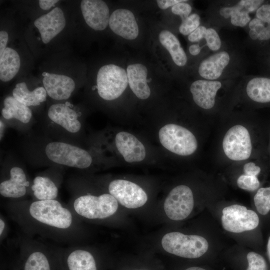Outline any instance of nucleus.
I'll return each instance as SVG.
<instances>
[{
	"label": "nucleus",
	"mask_w": 270,
	"mask_h": 270,
	"mask_svg": "<svg viewBox=\"0 0 270 270\" xmlns=\"http://www.w3.org/2000/svg\"><path fill=\"white\" fill-rule=\"evenodd\" d=\"M4 208L27 236H38L68 246L80 244L84 237L82 221L58 200H9Z\"/></svg>",
	"instance_id": "nucleus-1"
},
{
	"label": "nucleus",
	"mask_w": 270,
	"mask_h": 270,
	"mask_svg": "<svg viewBox=\"0 0 270 270\" xmlns=\"http://www.w3.org/2000/svg\"><path fill=\"white\" fill-rule=\"evenodd\" d=\"M248 59L240 46L224 42L222 48L202 58L196 68L198 79L219 80L241 78L245 75Z\"/></svg>",
	"instance_id": "nucleus-2"
},
{
	"label": "nucleus",
	"mask_w": 270,
	"mask_h": 270,
	"mask_svg": "<svg viewBox=\"0 0 270 270\" xmlns=\"http://www.w3.org/2000/svg\"><path fill=\"white\" fill-rule=\"evenodd\" d=\"M70 184L72 196L67 205L82 221L106 220L116 212L118 202L109 193L85 192L76 180Z\"/></svg>",
	"instance_id": "nucleus-3"
},
{
	"label": "nucleus",
	"mask_w": 270,
	"mask_h": 270,
	"mask_svg": "<svg viewBox=\"0 0 270 270\" xmlns=\"http://www.w3.org/2000/svg\"><path fill=\"white\" fill-rule=\"evenodd\" d=\"M264 0H212L206 8L208 24L216 28H244Z\"/></svg>",
	"instance_id": "nucleus-4"
},
{
	"label": "nucleus",
	"mask_w": 270,
	"mask_h": 270,
	"mask_svg": "<svg viewBox=\"0 0 270 270\" xmlns=\"http://www.w3.org/2000/svg\"><path fill=\"white\" fill-rule=\"evenodd\" d=\"M44 152L50 161L60 166L84 170L89 168L92 162L87 150L63 142H48L44 147Z\"/></svg>",
	"instance_id": "nucleus-5"
},
{
	"label": "nucleus",
	"mask_w": 270,
	"mask_h": 270,
	"mask_svg": "<svg viewBox=\"0 0 270 270\" xmlns=\"http://www.w3.org/2000/svg\"><path fill=\"white\" fill-rule=\"evenodd\" d=\"M16 244L24 260V270H52L50 256L56 246L24 234L18 237Z\"/></svg>",
	"instance_id": "nucleus-6"
},
{
	"label": "nucleus",
	"mask_w": 270,
	"mask_h": 270,
	"mask_svg": "<svg viewBox=\"0 0 270 270\" xmlns=\"http://www.w3.org/2000/svg\"><path fill=\"white\" fill-rule=\"evenodd\" d=\"M162 246L166 252L184 258H196L208 250V243L203 236L174 232L164 236Z\"/></svg>",
	"instance_id": "nucleus-7"
},
{
	"label": "nucleus",
	"mask_w": 270,
	"mask_h": 270,
	"mask_svg": "<svg viewBox=\"0 0 270 270\" xmlns=\"http://www.w3.org/2000/svg\"><path fill=\"white\" fill-rule=\"evenodd\" d=\"M162 145L176 154L188 156L197 150L198 142L194 134L180 125L168 124L162 127L158 132Z\"/></svg>",
	"instance_id": "nucleus-8"
},
{
	"label": "nucleus",
	"mask_w": 270,
	"mask_h": 270,
	"mask_svg": "<svg viewBox=\"0 0 270 270\" xmlns=\"http://www.w3.org/2000/svg\"><path fill=\"white\" fill-rule=\"evenodd\" d=\"M128 84L127 73L122 68L113 64L104 65L98 70L96 88L100 96L106 100L120 97Z\"/></svg>",
	"instance_id": "nucleus-9"
},
{
	"label": "nucleus",
	"mask_w": 270,
	"mask_h": 270,
	"mask_svg": "<svg viewBox=\"0 0 270 270\" xmlns=\"http://www.w3.org/2000/svg\"><path fill=\"white\" fill-rule=\"evenodd\" d=\"M222 214V228L231 232L240 233L254 230L260 224V218L256 212L240 204H234L224 208Z\"/></svg>",
	"instance_id": "nucleus-10"
},
{
	"label": "nucleus",
	"mask_w": 270,
	"mask_h": 270,
	"mask_svg": "<svg viewBox=\"0 0 270 270\" xmlns=\"http://www.w3.org/2000/svg\"><path fill=\"white\" fill-rule=\"evenodd\" d=\"M222 148L226 156L231 160L241 161L248 158L252 145L248 130L240 124L231 127L224 136Z\"/></svg>",
	"instance_id": "nucleus-11"
},
{
	"label": "nucleus",
	"mask_w": 270,
	"mask_h": 270,
	"mask_svg": "<svg viewBox=\"0 0 270 270\" xmlns=\"http://www.w3.org/2000/svg\"><path fill=\"white\" fill-rule=\"evenodd\" d=\"M32 181L25 170L14 166L3 172L0 182V194L10 200H26L30 194Z\"/></svg>",
	"instance_id": "nucleus-12"
},
{
	"label": "nucleus",
	"mask_w": 270,
	"mask_h": 270,
	"mask_svg": "<svg viewBox=\"0 0 270 270\" xmlns=\"http://www.w3.org/2000/svg\"><path fill=\"white\" fill-rule=\"evenodd\" d=\"M194 206L192 190L188 186L179 185L172 188L166 198L164 208L170 220H180L191 213Z\"/></svg>",
	"instance_id": "nucleus-13"
},
{
	"label": "nucleus",
	"mask_w": 270,
	"mask_h": 270,
	"mask_svg": "<svg viewBox=\"0 0 270 270\" xmlns=\"http://www.w3.org/2000/svg\"><path fill=\"white\" fill-rule=\"evenodd\" d=\"M234 80V79L219 80L203 79L194 80L190 86L193 101L202 110H212L216 104L218 94Z\"/></svg>",
	"instance_id": "nucleus-14"
},
{
	"label": "nucleus",
	"mask_w": 270,
	"mask_h": 270,
	"mask_svg": "<svg viewBox=\"0 0 270 270\" xmlns=\"http://www.w3.org/2000/svg\"><path fill=\"white\" fill-rule=\"evenodd\" d=\"M108 191L121 205L128 208L143 206L148 200V196L138 185L132 182L117 179L108 185Z\"/></svg>",
	"instance_id": "nucleus-15"
},
{
	"label": "nucleus",
	"mask_w": 270,
	"mask_h": 270,
	"mask_svg": "<svg viewBox=\"0 0 270 270\" xmlns=\"http://www.w3.org/2000/svg\"><path fill=\"white\" fill-rule=\"evenodd\" d=\"M239 84L252 102L262 106L270 105V76L245 74Z\"/></svg>",
	"instance_id": "nucleus-16"
},
{
	"label": "nucleus",
	"mask_w": 270,
	"mask_h": 270,
	"mask_svg": "<svg viewBox=\"0 0 270 270\" xmlns=\"http://www.w3.org/2000/svg\"><path fill=\"white\" fill-rule=\"evenodd\" d=\"M62 180L59 173L38 174L32 180L29 195L36 200H57Z\"/></svg>",
	"instance_id": "nucleus-17"
},
{
	"label": "nucleus",
	"mask_w": 270,
	"mask_h": 270,
	"mask_svg": "<svg viewBox=\"0 0 270 270\" xmlns=\"http://www.w3.org/2000/svg\"><path fill=\"white\" fill-rule=\"evenodd\" d=\"M58 250L64 258L68 270H97L93 254L84 246L80 244L58 246Z\"/></svg>",
	"instance_id": "nucleus-18"
},
{
	"label": "nucleus",
	"mask_w": 270,
	"mask_h": 270,
	"mask_svg": "<svg viewBox=\"0 0 270 270\" xmlns=\"http://www.w3.org/2000/svg\"><path fill=\"white\" fill-rule=\"evenodd\" d=\"M80 8L86 24L96 30H102L108 24L110 10L106 3L101 0H83Z\"/></svg>",
	"instance_id": "nucleus-19"
},
{
	"label": "nucleus",
	"mask_w": 270,
	"mask_h": 270,
	"mask_svg": "<svg viewBox=\"0 0 270 270\" xmlns=\"http://www.w3.org/2000/svg\"><path fill=\"white\" fill-rule=\"evenodd\" d=\"M66 24L62 9L56 7L49 12L37 18L34 22L38 29L42 42L46 44L57 36L65 27Z\"/></svg>",
	"instance_id": "nucleus-20"
},
{
	"label": "nucleus",
	"mask_w": 270,
	"mask_h": 270,
	"mask_svg": "<svg viewBox=\"0 0 270 270\" xmlns=\"http://www.w3.org/2000/svg\"><path fill=\"white\" fill-rule=\"evenodd\" d=\"M108 25L116 34L132 40L138 35V27L134 14L130 10L119 8L111 14Z\"/></svg>",
	"instance_id": "nucleus-21"
},
{
	"label": "nucleus",
	"mask_w": 270,
	"mask_h": 270,
	"mask_svg": "<svg viewBox=\"0 0 270 270\" xmlns=\"http://www.w3.org/2000/svg\"><path fill=\"white\" fill-rule=\"evenodd\" d=\"M49 119L70 134L78 133L82 128L78 114L63 103L50 106L48 112Z\"/></svg>",
	"instance_id": "nucleus-22"
},
{
	"label": "nucleus",
	"mask_w": 270,
	"mask_h": 270,
	"mask_svg": "<svg viewBox=\"0 0 270 270\" xmlns=\"http://www.w3.org/2000/svg\"><path fill=\"white\" fill-rule=\"evenodd\" d=\"M42 83L47 94L61 100L68 99L75 89V82L70 77L48 72L43 73Z\"/></svg>",
	"instance_id": "nucleus-23"
},
{
	"label": "nucleus",
	"mask_w": 270,
	"mask_h": 270,
	"mask_svg": "<svg viewBox=\"0 0 270 270\" xmlns=\"http://www.w3.org/2000/svg\"><path fill=\"white\" fill-rule=\"evenodd\" d=\"M116 146L128 162H140L146 156L144 144L134 136L126 132H120L115 136Z\"/></svg>",
	"instance_id": "nucleus-24"
},
{
	"label": "nucleus",
	"mask_w": 270,
	"mask_h": 270,
	"mask_svg": "<svg viewBox=\"0 0 270 270\" xmlns=\"http://www.w3.org/2000/svg\"><path fill=\"white\" fill-rule=\"evenodd\" d=\"M126 73L128 84L134 94L140 99H147L150 94V90L148 84L146 66L139 63L130 64Z\"/></svg>",
	"instance_id": "nucleus-25"
},
{
	"label": "nucleus",
	"mask_w": 270,
	"mask_h": 270,
	"mask_svg": "<svg viewBox=\"0 0 270 270\" xmlns=\"http://www.w3.org/2000/svg\"><path fill=\"white\" fill-rule=\"evenodd\" d=\"M160 44L168 52L176 66L184 67L188 63V56L178 38L168 30H162L158 36Z\"/></svg>",
	"instance_id": "nucleus-26"
},
{
	"label": "nucleus",
	"mask_w": 270,
	"mask_h": 270,
	"mask_svg": "<svg viewBox=\"0 0 270 270\" xmlns=\"http://www.w3.org/2000/svg\"><path fill=\"white\" fill-rule=\"evenodd\" d=\"M2 115L5 120H16L26 124L32 119V112L29 107L18 102L13 96H8L4 99Z\"/></svg>",
	"instance_id": "nucleus-27"
},
{
	"label": "nucleus",
	"mask_w": 270,
	"mask_h": 270,
	"mask_svg": "<svg viewBox=\"0 0 270 270\" xmlns=\"http://www.w3.org/2000/svg\"><path fill=\"white\" fill-rule=\"evenodd\" d=\"M46 96L44 87H38L30 91L24 82L17 84L12 90V96L28 107L40 105L46 100Z\"/></svg>",
	"instance_id": "nucleus-28"
},
{
	"label": "nucleus",
	"mask_w": 270,
	"mask_h": 270,
	"mask_svg": "<svg viewBox=\"0 0 270 270\" xmlns=\"http://www.w3.org/2000/svg\"><path fill=\"white\" fill-rule=\"evenodd\" d=\"M20 66L19 54L14 49L6 47L0 56V79L6 82L12 79L18 72Z\"/></svg>",
	"instance_id": "nucleus-29"
},
{
	"label": "nucleus",
	"mask_w": 270,
	"mask_h": 270,
	"mask_svg": "<svg viewBox=\"0 0 270 270\" xmlns=\"http://www.w3.org/2000/svg\"><path fill=\"white\" fill-rule=\"evenodd\" d=\"M254 202L260 215H268L270 214V186L260 188L254 196Z\"/></svg>",
	"instance_id": "nucleus-30"
},
{
	"label": "nucleus",
	"mask_w": 270,
	"mask_h": 270,
	"mask_svg": "<svg viewBox=\"0 0 270 270\" xmlns=\"http://www.w3.org/2000/svg\"><path fill=\"white\" fill-rule=\"evenodd\" d=\"M204 39L206 46L212 52L220 50L223 46L224 42H222L218 30L214 26H208Z\"/></svg>",
	"instance_id": "nucleus-31"
},
{
	"label": "nucleus",
	"mask_w": 270,
	"mask_h": 270,
	"mask_svg": "<svg viewBox=\"0 0 270 270\" xmlns=\"http://www.w3.org/2000/svg\"><path fill=\"white\" fill-rule=\"evenodd\" d=\"M200 26V17L197 13L191 14L181 22L178 30L184 36H188Z\"/></svg>",
	"instance_id": "nucleus-32"
},
{
	"label": "nucleus",
	"mask_w": 270,
	"mask_h": 270,
	"mask_svg": "<svg viewBox=\"0 0 270 270\" xmlns=\"http://www.w3.org/2000/svg\"><path fill=\"white\" fill-rule=\"evenodd\" d=\"M248 267L246 270H269L267 260L262 254L250 252L246 256Z\"/></svg>",
	"instance_id": "nucleus-33"
},
{
	"label": "nucleus",
	"mask_w": 270,
	"mask_h": 270,
	"mask_svg": "<svg viewBox=\"0 0 270 270\" xmlns=\"http://www.w3.org/2000/svg\"><path fill=\"white\" fill-rule=\"evenodd\" d=\"M236 183L240 188L250 192L257 190L261 185L258 176L246 174L240 175Z\"/></svg>",
	"instance_id": "nucleus-34"
},
{
	"label": "nucleus",
	"mask_w": 270,
	"mask_h": 270,
	"mask_svg": "<svg viewBox=\"0 0 270 270\" xmlns=\"http://www.w3.org/2000/svg\"><path fill=\"white\" fill-rule=\"evenodd\" d=\"M257 60L263 75L270 76V47L257 52Z\"/></svg>",
	"instance_id": "nucleus-35"
},
{
	"label": "nucleus",
	"mask_w": 270,
	"mask_h": 270,
	"mask_svg": "<svg viewBox=\"0 0 270 270\" xmlns=\"http://www.w3.org/2000/svg\"><path fill=\"white\" fill-rule=\"evenodd\" d=\"M187 0L180 2L172 7L171 11L174 15L180 17L182 22L188 18L192 11V6Z\"/></svg>",
	"instance_id": "nucleus-36"
},
{
	"label": "nucleus",
	"mask_w": 270,
	"mask_h": 270,
	"mask_svg": "<svg viewBox=\"0 0 270 270\" xmlns=\"http://www.w3.org/2000/svg\"><path fill=\"white\" fill-rule=\"evenodd\" d=\"M208 27V26L204 25L199 26L188 36V41L192 43H198L204 39Z\"/></svg>",
	"instance_id": "nucleus-37"
},
{
	"label": "nucleus",
	"mask_w": 270,
	"mask_h": 270,
	"mask_svg": "<svg viewBox=\"0 0 270 270\" xmlns=\"http://www.w3.org/2000/svg\"><path fill=\"white\" fill-rule=\"evenodd\" d=\"M262 168L260 166L254 162H248L244 166V174L258 176L260 174Z\"/></svg>",
	"instance_id": "nucleus-38"
},
{
	"label": "nucleus",
	"mask_w": 270,
	"mask_h": 270,
	"mask_svg": "<svg viewBox=\"0 0 270 270\" xmlns=\"http://www.w3.org/2000/svg\"><path fill=\"white\" fill-rule=\"evenodd\" d=\"M8 232V226L6 220L4 216H0V244L4 240Z\"/></svg>",
	"instance_id": "nucleus-39"
},
{
	"label": "nucleus",
	"mask_w": 270,
	"mask_h": 270,
	"mask_svg": "<svg viewBox=\"0 0 270 270\" xmlns=\"http://www.w3.org/2000/svg\"><path fill=\"white\" fill-rule=\"evenodd\" d=\"M184 0H158L156 3L158 6L162 10H166L172 7L177 4L184 2Z\"/></svg>",
	"instance_id": "nucleus-40"
},
{
	"label": "nucleus",
	"mask_w": 270,
	"mask_h": 270,
	"mask_svg": "<svg viewBox=\"0 0 270 270\" xmlns=\"http://www.w3.org/2000/svg\"><path fill=\"white\" fill-rule=\"evenodd\" d=\"M8 35L5 30L0 32V56H1L6 48L8 41Z\"/></svg>",
	"instance_id": "nucleus-41"
},
{
	"label": "nucleus",
	"mask_w": 270,
	"mask_h": 270,
	"mask_svg": "<svg viewBox=\"0 0 270 270\" xmlns=\"http://www.w3.org/2000/svg\"><path fill=\"white\" fill-rule=\"evenodd\" d=\"M204 46H200L199 42L194 43L188 47V52L192 56H197L202 53V48Z\"/></svg>",
	"instance_id": "nucleus-42"
},
{
	"label": "nucleus",
	"mask_w": 270,
	"mask_h": 270,
	"mask_svg": "<svg viewBox=\"0 0 270 270\" xmlns=\"http://www.w3.org/2000/svg\"><path fill=\"white\" fill-rule=\"evenodd\" d=\"M58 2V0H38V4L42 10H48Z\"/></svg>",
	"instance_id": "nucleus-43"
},
{
	"label": "nucleus",
	"mask_w": 270,
	"mask_h": 270,
	"mask_svg": "<svg viewBox=\"0 0 270 270\" xmlns=\"http://www.w3.org/2000/svg\"><path fill=\"white\" fill-rule=\"evenodd\" d=\"M266 252L268 257V261L270 264V236H269L266 247Z\"/></svg>",
	"instance_id": "nucleus-44"
},
{
	"label": "nucleus",
	"mask_w": 270,
	"mask_h": 270,
	"mask_svg": "<svg viewBox=\"0 0 270 270\" xmlns=\"http://www.w3.org/2000/svg\"><path fill=\"white\" fill-rule=\"evenodd\" d=\"M0 140L2 139L4 131V125L2 120H0Z\"/></svg>",
	"instance_id": "nucleus-45"
},
{
	"label": "nucleus",
	"mask_w": 270,
	"mask_h": 270,
	"mask_svg": "<svg viewBox=\"0 0 270 270\" xmlns=\"http://www.w3.org/2000/svg\"><path fill=\"white\" fill-rule=\"evenodd\" d=\"M185 270H206L200 267L193 266L186 268Z\"/></svg>",
	"instance_id": "nucleus-46"
},
{
	"label": "nucleus",
	"mask_w": 270,
	"mask_h": 270,
	"mask_svg": "<svg viewBox=\"0 0 270 270\" xmlns=\"http://www.w3.org/2000/svg\"><path fill=\"white\" fill-rule=\"evenodd\" d=\"M268 152H269V154L270 156V138L269 142H268Z\"/></svg>",
	"instance_id": "nucleus-47"
}]
</instances>
